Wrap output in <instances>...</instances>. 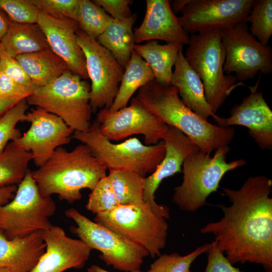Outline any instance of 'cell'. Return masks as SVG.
<instances>
[{
  "mask_svg": "<svg viewBox=\"0 0 272 272\" xmlns=\"http://www.w3.org/2000/svg\"><path fill=\"white\" fill-rule=\"evenodd\" d=\"M93 2L114 20L124 19L132 15L130 9L132 3L131 0H94Z\"/></svg>",
  "mask_w": 272,
  "mask_h": 272,
  "instance_id": "obj_40",
  "label": "cell"
},
{
  "mask_svg": "<svg viewBox=\"0 0 272 272\" xmlns=\"http://www.w3.org/2000/svg\"><path fill=\"white\" fill-rule=\"evenodd\" d=\"M227 145L213 156L200 150L187 156L182 165L183 180L174 188L172 201L182 211L195 212L207 203L209 196L218 191L219 184L229 171L246 165L242 159L227 162Z\"/></svg>",
  "mask_w": 272,
  "mask_h": 272,
  "instance_id": "obj_4",
  "label": "cell"
},
{
  "mask_svg": "<svg viewBox=\"0 0 272 272\" xmlns=\"http://www.w3.org/2000/svg\"><path fill=\"white\" fill-rule=\"evenodd\" d=\"M212 243H206L184 256L177 252L161 254L146 272H192L193 262L201 254L207 253Z\"/></svg>",
  "mask_w": 272,
  "mask_h": 272,
  "instance_id": "obj_32",
  "label": "cell"
},
{
  "mask_svg": "<svg viewBox=\"0 0 272 272\" xmlns=\"http://www.w3.org/2000/svg\"><path fill=\"white\" fill-rule=\"evenodd\" d=\"M64 214L76 224L70 228L72 233L92 249L98 250L99 258L107 265L125 272L141 269L144 258L149 255L143 247L90 220L74 208L66 210Z\"/></svg>",
  "mask_w": 272,
  "mask_h": 272,
  "instance_id": "obj_10",
  "label": "cell"
},
{
  "mask_svg": "<svg viewBox=\"0 0 272 272\" xmlns=\"http://www.w3.org/2000/svg\"><path fill=\"white\" fill-rule=\"evenodd\" d=\"M0 272H12V271L7 268L0 267Z\"/></svg>",
  "mask_w": 272,
  "mask_h": 272,
  "instance_id": "obj_46",
  "label": "cell"
},
{
  "mask_svg": "<svg viewBox=\"0 0 272 272\" xmlns=\"http://www.w3.org/2000/svg\"><path fill=\"white\" fill-rule=\"evenodd\" d=\"M166 220L144 201L119 205L110 211L96 215L94 221L141 246L155 258L161 254L166 244L168 224Z\"/></svg>",
  "mask_w": 272,
  "mask_h": 272,
  "instance_id": "obj_9",
  "label": "cell"
},
{
  "mask_svg": "<svg viewBox=\"0 0 272 272\" xmlns=\"http://www.w3.org/2000/svg\"><path fill=\"white\" fill-rule=\"evenodd\" d=\"M107 168L81 143L72 151L57 148L50 158L32 176L42 196L58 195L69 203L81 199V190H92L98 182L107 176Z\"/></svg>",
  "mask_w": 272,
  "mask_h": 272,
  "instance_id": "obj_3",
  "label": "cell"
},
{
  "mask_svg": "<svg viewBox=\"0 0 272 272\" xmlns=\"http://www.w3.org/2000/svg\"><path fill=\"white\" fill-rule=\"evenodd\" d=\"M245 21L251 24V35L262 44H268L272 35V1L254 0Z\"/></svg>",
  "mask_w": 272,
  "mask_h": 272,
  "instance_id": "obj_31",
  "label": "cell"
},
{
  "mask_svg": "<svg viewBox=\"0 0 272 272\" xmlns=\"http://www.w3.org/2000/svg\"><path fill=\"white\" fill-rule=\"evenodd\" d=\"M189 2L190 0L174 1L170 4L171 8L175 14L181 13Z\"/></svg>",
  "mask_w": 272,
  "mask_h": 272,
  "instance_id": "obj_44",
  "label": "cell"
},
{
  "mask_svg": "<svg viewBox=\"0 0 272 272\" xmlns=\"http://www.w3.org/2000/svg\"><path fill=\"white\" fill-rule=\"evenodd\" d=\"M162 140L165 146V156L155 171L145 177L144 200L156 214L168 219L170 218V209L167 206L156 202V191L163 180L181 172L186 158L200 149L183 132L171 126L168 125Z\"/></svg>",
  "mask_w": 272,
  "mask_h": 272,
  "instance_id": "obj_16",
  "label": "cell"
},
{
  "mask_svg": "<svg viewBox=\"0 0 272 272\" xmlns=\"http://www.w3.org/2000/svg\"><path fill=\"white\" fill-rule=\"evenodd\" d=\"M171 1L147 0L146 12L141 25L134 29L135 43L163 40L167 43L188 45L189 34L173 12Z\"/></svg>",
  "mask_w": 272,
  "mask_h": 272,
  "instance_id": "obj_20",
  "label": "cell"
},
{
  "mask_svg": "<svg viewBox=\"0 0 272 272\" xmlns=\"http://www.w3.org/2000/svg\"><path fill=\"white\" fill-rule=\"evenodd\" d=\"M184 56L201 80L206 98L214 114L237 86H245L237 83L235 76L224 74L226 51L220 29L191 34Z\"/></svg>",
  "mask_w": 272,
  "mask_h": 272,
  "instance_id": "obj_5",
  "label": "cell"
},
{
  "mask_svg": "<svg viewBox=\"0 0 272 272\" xmlns=\"http://www.w3.org/2000/svg\"><path fill=\"white\" fill-rule=\"evenodd\" d=\"M88 272H111L107 270L98 265H92L87 269ZM132 272H144L141 270V269L137 270Z\"/></svg>",
  "mask_w": 272,
  "mask_h": 272,
  "instance_id": "obj_45",
  "label": "cell"
},
{
  "mask_svg": "<svg viewBox=\"0 0 272 272\" xmlns=\"http://www.w3.org/2000/svg\"><path fill=\"white\" fill-rule=\"evenodd\" d=\"M0 43L7 53L14 58L50 48L43 32L37 24H20L11 21Z\"/></svg>",
  "mask_w": 272,
  "mask_h": 272,
  "instance_id": "obj_24",
  "label": "cell"
},
{
  "mask_svg": "<svg viewBox=\"0 0 272 272\" xmlns=\"http://www.w3.org/2000/svg\"><path fill=\"white\" fill-rule=\"evenodd\" d=\"M134 98L167 125L183 132L204 152L211 154L227 146L235 136L232 127L211 123L188 108L173 86L154 80L140 88Z\"/></svg>",
  "mask_w": 272,
  "mask_h": 272,
  "instance_id": "obj_2",
  "label": "cell"
},
{
  "mask_svg": "<svg viewBox=\"0 0 272 272\" xmlns=\"http://www.w3.org/2000/svg\"><path fill=\"white\" fill-rule=\"evenodd\" d=\"M154 80L152 70L134 50L124 68L118 92L109 111L114 112L127 106L134 93Z\"/></svg>",
  "mask_w": 272,
  "mask_h": 272,
  "instance_id": "obj_27",
  "label": "cell"
},
{
  "mask_svg": "<svg viewBox=\"0 0 272 272\" xmlns=\"http://www.w3.org/2000/svg\"><path fill=\"white\" fill-rule=\"evenodd\" d=\"M174 66L170 85L177 89L183 103L206 120L211 116L215 118L217 115L213 112L207 101L203 83L186 60L182 48Z\"/></svg>",
  "mask_w": 272,
  "mask_h": 272,
  "instance_id": "obj_22",
  "label": "cell"
},
{
  "mask_svg": "<svg viewBox=\"0 0 272 272\" xmlns=\"http://www.w3.org/2000/svg\"><path fill=\"white\" fill-rule=\"evenodd\" d=\"M32 160L30 152L17 147L12 141L0 153V188L18 185L29 170Z\"/></svg>",
  "mask_w": 272,
  "mask_h": 272,
  "instance_id": "obj_28",
  "label": "cell"
},
{
  "mask_svg": "<svg viewBox=\"0 0 272 272\" xmlns=\"http://www.w3.org/2000/svg\"><path fill=\"white\" fill-rule=\"evenodd\" d=\"M136 19V14L124 19H113L97 39L124 69L134 50L135 42L132 27Z\"/></svg>",
  "mask_w": 272,
  "mask_h": 272,
  "instance_id": "obj_25",
  "label": "cell"
},
{
  "mask_svg": "<svg viewBox=\"0 0 272 272\" xmlns=\"http://www.w3.org/2000/svg\"><path fill=\"white\" fill-rule=\"evenodd\" d=\"M37 24L43 32L50 49L83 80L88 79L86 59L77 39L78 23L69 18H56L40 12Z\"/></svg>",
  "mask_w": 272,
  "mask_h": 272,
  "instance_id": "obj_19",
  "label": "cell"
},
{
  "mask_svg": "<svg viewBox=\"0 0 272 272\" xmlns=\"http://www.w3.org/2000/svg\"><path fill=\"white\" fill-rule=\"evenodd\" d=\"M90 86L70 70L26 98L29 105L60 118L74 131H86L91 124Z\"/></svg>",
  "mask_w": 272,
  "mask_h": 272,
  "instance_id": "obj_7",
  "label": "cell"
},
{
  "mask_svg": "<svg viewBox=\"0 0 272 272\" xmlns=\"http://www.w3.org/2000/svg\"><path fill=\"white\" fill-rule=\"evenodd\" d=\"M208 263L205 272H243L234 266L219 249L216 241L207 252Z\"/></svg>",
  "mask_w": 272,
  "mask_h": 272,
  "instance_id": "obj_38",
  "label": "cell"
},
{
  "mask_svg": "<svg viewBox=\"0 0 272 272\" xmlns=\"http://www.w3.org/2000/svg\"><path fill=\"white\" fill-rule=\"evenodd\" d=\"M42 232L10 239L0 230V267L12 272H30L45 252Z\"/></svg>",
  "mask_w": 272,
  "mask_h": 272,
  "instance_id": "obj_21",
  "label": "cell"
},
{
  "mask_svg": "<svg viewBox=\"0 0 272 272\" xmlns=\"http://www.w3.org/2000/svg\"><path fill=\"white\" fill-rule=\"evenodd\" d=\"M28 106L26 99H22L0 118V153L10 142L21 135L16 126L19 122L24 121Z\"/></svg>",
  "mask_w": 272,
  "mask_h": 272,
  "instance_id": "obj_33",
  "label": "cell"
},
{
  "mask_svg": "<svg viewBox=\"0 0 272 272\" xmlns=\"http://www.w3.org/2000/svg\"><path fill=\"white\" fill-rule=\"evenodd\" d=\"M11 22L6 13L0 9V40L7 32Z\"/></svg>",
  "mask_w": 272,
  "mask_h": 272,
  "instance_id": "obj_43",
  "label": "cell"
},
{
  "mask_svg": "<svg viewBox=\"0 0 272 272\" xmlns=\"http://www.w3.org/2000/svg\"><path fill=\"white\" fill-rule=\"evenodd\" d=\"M113 19L93 1L80 0L77 22L79 28L88 36L96 39Z\"/></svg>",
  "mask_w": 272,
  "mask_h": 272,
  "instance_id": "obj_30",
  "label": "cell"
},
{
  "mask_svg": "<svg viewBox=\"0 0 272 272\" xmlns=\"http://www.w3.org/2000/svg\"><path fill=\"white\" fill-rule=\"evenodd\" d=\"M119 205L107 176L102 178L91 190L86 208L97 215L107 212Z\"/></svg>",
  "mask_w": 272,
  "mask_h": 272,
  "instance_id": "obj_34",
  "label": "cell"
},
{
  "mask_svg": "<svg viewBox=\"0 0 272 272\" xmlns=\"http://www.w3.org/2000/svg\"><path fill=\"white\" fill-rule=\"evenodd\" d=\"M39 9L51 17L69 18L77 22L80 0H31Z\"/></svg>",
  "mask_w": 272,
  "mask_h": 272,
  "instance_id": "obj_36",
  "label": "cell"
},
{
  "mask_svg": "<svg viewBox=\"0 0 272 272\" xmlns=\"http://www.w3.org/2000/svg\"><path fill=\"white\" fill-rule=\"evenodd\" d=\"M0 9L20 24H37L40 12L31 0H0Z\"/></svg>",
  "mask_w": 272,
  "mask_h": 272,
  "instance_id": "obj_35",
  "label": "cell"
},
{
  "mask_svg": "<svg viewBox=\"0 0 272 272\" xmlns=\"http://www.w3.org/2000/svg\"><path fill=\"white\" fill-rule=\"evenodd\" d=\"M222 39L226 51L224 71L227 75L234 73L239 81L254 78L259 72L272 73V48L263 45L250 33L244 21L221 30Z\"/></svg>",
  "mask_w": 272,
  "mask_h": 272,
  "instance_id": "obj_11",
  "label": "cell"
},
{
  "mask_svg": "<svg viewBox=\"0 0 272 272\" xmlns=\"http://www.w3.org/2000/svg\"><path fill=\"white\" fill-rule=\"evenodd\" d=\"M72 137L88 146L94 157L108 170H129L144 177L155 171L165 154L163 140L147 145L137 138H131L113 143L102 134L96 120L87 131H74Z\"/></svg>",
  "mask_w": 272,
  "mask_h": 272,
  "instance_id": "obj_6",
  "label": "cell"
},
{
  "mask_svg": "<svg viewBox=\"0 0 272 272\" xmlns=\"http://www.w3.org/2000/svg\"><path fill=\"white\" fill-rule=\"evenodd\" d=\"M45 250L30 272H63L81 268L89 259L91 247L80 239L67 236L61 227L52 225L42 231Z\"/></svg>",
  "mask_w": 272,
  "mask_h": 272,
  "instance_id": "obj_18",
  "label": "cell"
},
{
  "mask_svg": "<svg viewBox=\"0 0 272 272\" xmlns=\"http://www.w3.org/2000/svg\"><path fill=\"white\" fill-rule=\"evenodd\" d=\"M102 134L109 140L118 141L134 134H142L145 144L153 145L163 140L168 125L150 112L134 98L129 106L116 111L103 108L96 120Z\"/></svg>",
  "mask_w": 272,
  "mask_h": 272,
  "instance_id": "obj_13",
  "label": "cell"
},
{
  "mask_svg": "<svg viewBox=\"0 0 272 272\" xmlns=\"http://www.w3.org/2000/svg\"><path fill=\"white\" fill-rule=\"evenodd\" d=\"M107 177L121 205L142 203L145 177L129 170H109Z\"/></svg>",
  "mask_w": 272,
  "mask_h": 272,
  "instance_id": "obj_29",
  "label": "cell"
},
{
  "mask_svg": "<svg viewBox=\"0 0 272 272\" xmlns=\"http://www.w3.org/2000/svg\"><path fill=\"white\" fill-rule=\"evenodd\" d=\"M254 0H190L179 17L189 34L226 29L244 22ZM246 22V21H245Z\"/></svg>",
  "mask_w": 272,
  "mask_h": 272,
  "instance_id": "obj_14",
  "label": "cell"
},
{
  "mask_svg": "<svg viewBox=\"0 0 272 272\" xmlns=\"http://www.w3.org/2000/svg\"><path fill=\"white\" fill-rule=\"evenodd\" d=\"M24 121L30 123L28 130L12 141L32 154L38 167L43 165L58 147L68 144L74 130L60 118L36 107L26 114Z\"/></svg>",
  "mask_w": 272,
  "mask_h": 272,
  "instance_id": "obj_15",
  "label": "cell"
},
{
  "mask_svg": "<svg viewBox=\"0 0 272 272\" xmlns=\"http://www.w3.org/2000/svg\"><path fill=\"white\" fill-rule=\"evenodd\" d=\"M22 100V99L17 97L0 99V118L7 111Z\"/></svg>",
  "mask_w": 272,
  "mask_h": 272,
  "instance_id": "obj_42",
  "label": "cell"
},
{
  "mask_svg": "<svg viewBox=\"0 0 272 272\" xmlns=\"http://www.w3.org/2000/svg\"><path fill=\"white\" fill-rule=\"evenodd\" d=\"M272 180L249 177L238 189L223 188L231 205H217L223 216L201 228L212 234L219 249L232 264L247 262L272 272Z\"/></svg>",
  "mask_w": 272,
  "mask_h": 272,
  "instance_id": "obj_1",
  "label": "cell"
},
{
  "mask_svg": "<svg viewBox=\"0 0 272 272\" xmlns=\"http://www.w3.org/2000/svg\"><path fill=\"white\" fill-rule=\"evenodd\" d=\"M261 75L255 85L248 87L250 94L231 109L230 117L217 115L214 119L221 127L237 125L247 127L249 134L260 149L271 150L272 111L263 92L258 91Z\"/></svg>",
  "mask_w": 272,
  "mask_h": 272,
  "instance_id": "obj_17",
  "label": "cell"
},
{
  "mask_svg": "<svg viewBox=\"0 0 272 272\" xmlns=\"http://www.w3.org/2000/svg\"><path fill=\"white\" fill-rule=\"evenodd\" d=\"M55 210V202L42 195L29 169L13 198L0 205V230L10 239L45 231L52 225L48 218Z\"/></svg>",
  "mask_w": 272,
  "mask_h": 272,
  "instance_id": "obj_8",
  "label": "cell"
},
{
  "mask_svg": "<svg viewBox=\"0 0 272 272\" xmlns=\"http://www.w3.org/2000/svg\"><path fill=\"white\" fill-rule=\"evenodd\" d=\"M17 186V185H14L0 188V205H5L13 198Z\"/></svg>",
  "mask_w": 272,
  "mask_h": 272,
  "instance_id": "obj_41",
  "label": "cell"
},
{
  "mask_svg": "<svg viewBox=\"0 0 272 272\" xmlns=\"http://www.w3.org/2000/svg\"><path fill=\"white\" fill-rule=\"evenodd\" d=\"M36 87L49 83L69 70L65 62L50 48L15 57Z\"/></svg>",
  "mask_w": 272,
  "mask_h": 272,
  "instance_id": "obj_23",
  "label": "cell"
},
{
  "mask_svg": "<svg viewBox=\"0 0 272 272\" xmlns=\"http://www.w3.org/2000/svg\"><path fill=\"white\" fill-rule=\"evenodd\" d=\"M0 71L17 83L35 91L37 88L17 60L9 55L0 43Z\"/></svg>",
  "mask_w": 272,
  "mask_h": 272,
  "instance_id": "obj_37",
  "label": "cell"
},
{
  "mask_svg": "<svg viewBox=\"0 0 272 272\" xmlns=\"http://www.w3.org/2000/svg\"><path fill=\"white\" fill-rule=\"evenodd\" d=\"M34 91L17 83L0 71V99L7 97L26 99Z\"/></svg>",
  "mask_w": 272,
  "mask_h": 272,
  "instance_id": "obj_39",
  "label": "cell"
},
{
  "mask_svg": "<svg viewBox=\"0 0 272 272\" xmlns=\"http://www.w3.org/2000/svg\"><path fill=\"white\" fill-rule=\"evenodd\" d=\"M183 46L176 43L162 45L157 40H150L144 44H135L134 50L148 63L157 82L170 85L172 68Z\"/></svg>",
  "mask_w": 272,
  "mask_h": 272,
  "instance_id": "obj_26",
  "label": "cell"
},
{
  "mask_svg": "<svg viewBox=\"0 0 272 272\" xmlns=\"http://www.w3.org/2000/svg\"><path fill=\"white\" fill-rule=\"evenodd\" d=\"M77 35L91 82L90 96L92 112L98 109H109L118 92L124 69L96 39L81 30Z\"/></svg>",
  "mask_w": 272,
  "mask_h": 272,
  "instance_id": "obj_12",
  "label": "cell"
}]
</instances>
